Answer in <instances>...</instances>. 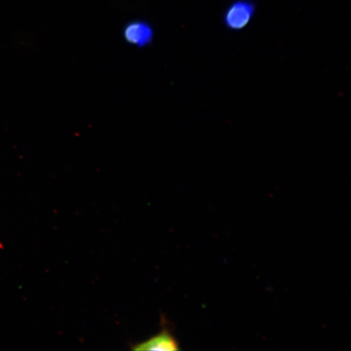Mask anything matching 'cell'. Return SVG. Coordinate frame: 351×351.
<instances>
[{
    "instance_id": "cell-1",
    "label": "cell",
    "mask_w": 351,
    "mask_h": 351,
    "mask_svg": "<svg viewBox=\"0 0 351 351\" xmlns=\"http://www.w3.org/2000/svg\"><path fill=\"white\" fill-rule=\"evenodd\" d=\"M256 13L253 0H234L223 12V24L230 32H240L251 23Z\"/></svg>"
},
{
    "instance_id": "cell-2",
    "label": "cell",
    "mask_w": 351,
    "mask_h": 351,
    "mask_svg": "<svg viewBox=\"0 0 351 351\" xmlns=\"http://www.w3.org/2000/svg\"><path fill=\"white\" fill-rule=\"evenodd\" d=\"M131 350H160L173 351L181 350L179 341L170 330L169 324L165 319H161V328L157 335L150 337L147 341L135 343L130 346Z\"/></svg>"
},
{
    "instance_id": "cell-3",
    "label": "cell",
    "mask_w": 351,
    "mask_h": 351,
    "mask_svg": "<svg viewBox=\"0 0 351 351\" xmlns=\"http://www.w3.org/2000/svg\"><path fill=\"white\" fill-rule=\"evenodd\" d=\"M123 38L132 47L145 48L150 46L155 38V29L148 21L134 20L123 28Z\"/></svg>"
}]
</instances>
